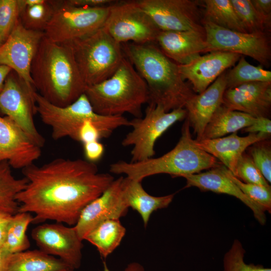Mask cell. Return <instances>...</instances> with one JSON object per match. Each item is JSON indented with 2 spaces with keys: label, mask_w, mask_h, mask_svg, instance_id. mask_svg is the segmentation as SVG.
Segmentation results:
<instances>
[{
  "label": "cell",
  "mask_w": 271,
  "mask_h": 271,
  "mask_svg": "<svg viewBox=\"0 0 271 271\" xmlns=\"http://www.w3.org/2000/svg\"><path fill=\"white\" fill-rule=\"evenodd\" d=\"M22 171L28 182L15 197L18 212L34 213L35 223L52 220L74 226L85 207L114 180L99 173L94 163L80 159L57 158Z\"/></svg>",
  "instance_id": "obj_1"
},
{
  "label": "cell",
  "mask_w": 271,
  "mask_h": 271,
  "mask_svg": "<svg viewBox=\"0 0 271 271\" xmlns=\"http://www.w3.org/2000/svg\"><path fill=\"white\" fill-rule=\"evenodd\" d=\"M125 57L147 85L149 101L166 112L184 108L194 92L179 71L178 64L166 56L154 43L121 44Z\"/></svg>",
  "instance_id": "obj_2"
},
{
  "label": "cell",
  "mask_w": 271,
  "mask_h": 271,
  "mask_svg": "<svg viewBox=\"0 0 271 271\" xmlns=\"http://www.w3.org/2000/svg\"><path fill=\"white\" fill-rule=\"evenodd\" d=\"M31 76L36 91L60 107L73 103L86 87L70 45L55 43L45 36L32 62Z\"/></svg>",
  "instance_id": "obj_3"
},
{
  "label": "cell",
  "mask_w": 271,
  "mask_h": 271,
  "mask_svg": "<svg viewBox=\"0 0 271 271\" xmlns=\"http://www.w3.org/2000/svg\"><path fill=\"white\" fill-rule=\"evenodd\" d=\"M190 127L186 119L179 142L172 150L163 156L133 163L119 161L110 165V172L124 174L142 182L147 177L159 174L183 177L220 165L215 157L197 145L195 140L192 138Z\"/></svg>",
  "instance_id": "obj_4"
},
{
  "label": "cell",
  "mask_w": 271,
  "mask_h": 271,
  "mask_svg": "<svg viewBox=\"0 0 271 271\" xmlns=\"http://www.w3.org/2000/svg\"><path fill=\"white\" fill-rule=\"evenodd\" d=\"M84 93L93 110L105 116H123L127 113L142 117V106L149 101L146 82L125 56L111 77L86 86Z\"/></svg>",
  "instance_id": "obj_5"
},
{
  "label": "cell",
  "mask_w": 271,
  "mask_h": 271,
  "mask_svg": "<svg viewBox=\"0 0 271 271\" xmlns=\"http://www.w3.org/2000/svg\"><path fill=\"white\" fill-rule=\"evenodd\" d=\"M34 97L37 113L43 123L51 127L54 140L68 137L77 141L80 127L88 120L95 123L102 138H108L119 127L130 125V120L123 116H105L96 113L84 93L64 107L51 104L37 91Z\"/></svg>",
  "instance_id": "obj_6"
},
{
  "label": "cell",
  "mask_w": 271,
  "mask_h": 271,
  "mask_svg": "<svg viewBox=\"0 0 271 271\" xmlns=\"http://www.w3.org/2000/svg\"><path fill=\"white\" fill-rule=\"evenodd\" d=\"M69 44L86 86L111 77L124 57L121 44L103 27L88 36Z\"/></svg>",
  "instance_id": "obj_7"
},
{
  "label": "cell",
  "mask_w": 271,
  "mask_h": 271,
  "mask_svg": "<svg viewBox=\"0 0 271 271\" xmlns=\"http://www.w3.org/2000/svg\"><path fill=\"white\" fill-rule=\"evenodd\" d=\"M53 3L54 11L44 33L45 37L58 44L71 43L102 28L111 5L85 8L69 5L65 0Z\"/></svg>",
  "instance_id": "obj_8"
},
{
  "label": "cell",
  "mask_w": 271,
  "mask_h": 271,
  "mask_svg": "<svg viewBox=\"0 0 271 271\" xmlns=\"http://www.w3.org/2000/svg\"><path fill=\"white\" fill-rule=\"evenodd\" d=\"M187 117L185 108L166 112L161 106L148 104L144 117L130 121L132 128L121 142L123 147L132 146L130 162L153 158L155 145L162 134L175 122Z\"/></svg>",
  "instance_id": "obj_9"
},
{
  "label": "cell",
  "mask_w": 271,
  "mask_h": 271,
  "mask_svg": "<svg viewBox=\"0 0 271 271\" xmlns=\"http://www.w3.org/2000/svg\"><path fill=\"white\" fill-rule=\"evenodd\" d=\"M103 28L121 44L155 43L160 31L134 0L111 5Z\"/></svg>",
  "instance_id": "obj_10"
},
{
  "label": "cell",
  "mask_w": 271,
  "mask_h": 271,
  "mask_svg": "<svg viewBox=\"0 0 271 271\" xmlns=\"http://www.w3.org/2000/svg\"><path fill=\"white\" fill-rule=\"evenodd\" d=\"M36 91L12 71L0 92V110L42 148L45 140L38 130L34 121V116L37 113L34 97Z\"/></svg>",
  "instance_id": "obj_11"
},
{
  "label": "cell",
  "mask_w": 271,
  "mask_h": 271,
  "mask_svg": "<svg viewBox=\"0 0 271 271\" xmlns=\"http://www.w3.org/2000/svg\"><path fill=\"white\" fill-rule=\"evenodd\" d=\"M206 51H223L250 57L261 64L268 66L271 58L269 38L266 33H242L226 29L206 20Z\"/></svg>",
  "instance_id": "obj_12"
},
{
  "label": "cell",
  "mask_w": 271,
  "mask_h": 271,
  "mask_svg": "<svg viewBox=\"0 0 271 271\" xmlns=\"http://www.w3.org/2000/svg\"><path fill=\"white\" fill-rule=\"evenodd\" d=\"M162 31H197L201 25L199 2L194 0H134Z\"/></svg>",
  "instance_id": "obj_13"
},
{
  "label": "cell",
  "mask_w": 271,
  "mask_h": 271,
  "mask_svg": "<svg viewBox=\"0 0 271 271\" xmlns=\"http://www.w3.org/2000/svg\"><path fill=\"white\" fill-rule=\"evenodd\" d=\"M44 37V32L25 28L19 18L7 39L0 46V65L10 68L31 88L35 89L31 76V65Z\"/></svg>",
  "instance_id": "obj_14"
},
{
  "label": "cell",
  "mask_w": 271,
  "mask_h": 271,
  "mask_svg": "<svg viewBox=\"0 0 271 271\" xmlns=\"http://www.w3.org/2000/svg\"><path fill=\"white\" fill-rule=\"evenodd\" d=\"M32 237L40 250L56 255L74 269L81 265L82 241L74 227L57 223L39 225L32 231Z\"/></svg>",
  "instance_id": "obj_15"
},
{
  "label": "cell",
  "mask_w": 271,
  "mask_h": 271,
  "mask_svg": "<svg viewBox=\"0 0 271 271\" xmlns=\"http://www.w3.org/2000/svg\"><path fill=\"white\" fill-rule=\"evenodd\" d=\"M123 177L114 179L109 187L82 211L73 226L82 240L98 224L108 219H119L128 211L122 195Z\"/></svg>",
  "instance_id": "obj_16"
},
{
  "label": "cell",
  "mask_w": 271,
  "mask_h": 271,
  "mask_svg": "<svg viewBox=\"0 0 271 271\" xmlns=\"http://www.w3.org/2000/svg\"><path fill=\"white\" fill-rule=\"evenodd\" d=\"M41 148L36 145L12 120L0 115V163L23 169L37 160Z\"/></svg>",
  "instance_id": "obj_17"
},
{
  "label": "cell",
  "mask_w": 271,
  "mask_h": 271,
  "mask_svg": "<svg viewBox=\"0 0 271 271\" xmlns=\"http://www.w3.org/2000/svg\"><path fill=\"white\" fill-rule=\"evenodd\" d=\"M242 56L234 53L212 51L186 65H178L182 78L190 82L198 94L204 91L227 69L234 66Z\"/></svg>",
  "instance_id": "obj_18"
},
{
  "label": "cell",
  "mask_w": 271,
  "mask_h": 271,
  "mask_svg": "<svg viewBox=\"0 0 271 271\" xmlns=\"http://www.w3.org/2000/svg\"><path fill=\"white\" fill-rule=\"evenodd\" d=\"M222 105L255 118H268L271 107V82H251L226 89Z\"/></svg>",
  "instance_id": "obj_19"
},
{
  "label": "cell",
  "mask_w": 271,
  "mask_h": 271,
  "mask_svg": "<svg viewBox=\"0 0 271 271\" xmlns=\"http://www.w3.org/2000/svg\"><path fill=\"white\" fill-rule=\"evenodd\" d=\"M226 89V73L224 72L204 91L195 94L186 102L184 107L187 111L186 119L197 136L196 141L201 140L207 124L222 104Z\"/></svg>",
  "instance_id": "obj_20"
},
{
  "label": "cell",
  "mask_w": 271,
  "mask_h": 271,
  "mask_svg": "<svg viewBox=\"0 0 271 271\" xmlns=\"http://www.w3.org/2000/svg\"><path fill=\"white\" fill-rule=\"evenodd\" d=\"M183 178L186 180L185 188L195 187L202 191L226 194L236 197L251 210L254 217L260 224H265V210L249 198L239 189L226 175L222 165L206 172L185 176Z\"/></svg>",
  "instance_id": "obj_21"
},
{
  "label": "cell",
  "mask_w": 271,
  "mask_h": 271,
  "mask_svg": "<svg viewBox=\"0 0 271 271\" xmlns=\"http://www.w3.org/2000/svg\"><path fill=\"white\" fill-rule=\"evenodd\" d=\"M155 43L178 65L187 64L206 51L205 33L197 31H160Z\"/></svg>",
  "instance_id": "obj_22"
},
{
  "label": "cell",
  "mask_w": 271,
  "mask_h": 271,
  "mask_svg": "<svg viewBox=\"0 0 271 271\" xmlns=\"http://www.w3.org/2000/svg\"><path fill=\"white\" fill-rule=\"evenodd\" d=\"M269 136L258 132L239 137L235 132L227 137L195 141L200 149L219 160L234 175L238 161L245 150L257 142L268 139Z\"/></svg>",
  "instance_id": "obj_23"
},
{
  "label": "cell",
  "mask_w": 271,
  "mask_h": 271,
  "mask_svg": "<svg viewBox=\"0 0 271 271\" xmlns=\"http://www.w3.org/2000/svg\"><path fill=\"white\" fill-rule=\"evenodd\" d=\"M122 190L127 206L140 215L145 228L152 213L159 209L167 208L174 197V194L163 196H152L145 190L141 181L127 177L123 178Z\"/></svg>",
  "instance_id": "obj_24"
},
{
  "label": "cell",
  "mask_w": 271,
  "mask_h": 271,
  "mask_svg": "<svg viewBox=\"0 0 271 271\" xmlns=\"http://www.w3.org/2000/svg\"><path fill=\"white\" fill-rule=\"evenodd\" d=\"M256 118L242 112L231 110L221 105L207 124L201 140L223 137L249 126Z\"/></svg>",
  "instance_id": "obj_25"
},
{
  "label": "cell",
  "mask_w": 271,
  "mask_h": 271,
  "mask_svg": "<svg viewBox=\"0 0 271 271\" xmlns=\"http://www.w3.org/2000/svg\"><path fill=\"white\" fill-rule=\"evenodd\" d=\"M61 259L41 250L21 251L10 256L7 271H74Z\"/></svg>",
  "instance_id": "obj_26"
},
{
  "label": "cell",
  "mask_w": 271,
  "mask_h": 271,
  "mask_svg": "<svg viewBox=\"0 0 271 271\" xmlns=\"http://www.w3.org/2000/svg\"><path fill=\"white\" fill-rule=\"evenodd\" d=\"M126 233L119 219H108L96 226L85 238L106 258L120 245Z\"/></svg>",
  "instance_id": "obj_27"
},
{
  "label": "cell",
  "mask_w": 271,
  "mask_h": 271,
  "mask_svg": "<svg viewBox=\"0 0 271 271\" xmlns=\"http://www.w3.org/2000/svg\"><path fill=\"white\" fill-rule=\"evenodd\" d=\"M203 20L220 27L247 33L239 19L230 0H205Z\"/></svg>",
  "instance_id": "obj_28"
},
{
  "label": "cell",
  "mask_w": 271,
  "mask_h": 271,
  "mask_svg": "<svg viewBox=\"0 0 271 271\" xmlns=\"http://www.w3.org/2000/svg\"><path fill=\"white\" fill-rule=\"evenodd\" d=\"M33 218L29 212L15 214L9 224L0 248L10 254L24 251L29 248L30 242L26 231L29 224L33 222Z\"/></svg>",
  "instance_id": "obj_29"
},
{
  "label": "cell",
  "mask_w": 271,
  "mask_h": 271,
  "mask_svg": "<svg viewBox=\"0 0 271 271\" xmlns=\"http://www.w3.org/2000/svg\"><path fill=\"white\" fill-rule=\"evenodd\" d=\"M237 64L226 73V89L236 87L251 82H271V72L261 66L249 64L243 56Z\"/></svg>",
  "instance_id": "obj_30"
},
{
  "label": "cell",
  "mask_w": 271,
  "mask_h": 271,
  "mask_svg": "<svg viewBox=\"0 0 271 271\" xmlns=\"http://www.w3.org/2000/svg\"><path fill=\"white\" fill-rule=\"evenodd\" d=\"M28 180L15 178L7 162L0 163V207H7L18 212L19 204L16 201V195L26 187Z\"/></svg>",
  "instance_id": "obj_31"
},
{
  "label": "cell",
  "mask_w": 271,
  "mask_h": 271,
  "mask_svg": "<svg viewBox=\"0 0 271 271\" xmlns=\"http://www.w3.org/2000/svg\"><path fill=\"white\" fill-rule=\"evenodd\" d=\"M19 8V19L23 26L29 30L42 32H44L54 11L53 1L44 0L39 4Z\"/></svg>",
  "instance_id": "obj_32"
},
{
  "label": "cell",
  "mask_w": 271,
  "mask_h": 271,
  "mask_svg": "<svg viewBox=\"0 0 271 271\" xmlns=\"http://www.w3.org/2000/svg\"><path fill=\"white\" fill-rule=\"evenodd\" d=\"M247 33L264 32L270 27L271 17L259 13L250 0H230Z\"/></svg>",
  "instance_id": "obj_33"
},
{
  "label": "cell",
  "mask_w": 271,
  "mask_h": 271,
  "mask_svg": "<svg viewBox=\"0 0 271 271\" xmlns=\"http://www.w3.org/2000/svg\"><path fill=\"white\" fill-rule=\"evenodd\" d=\"M245 250L241 242L235 239L223 258V271H271L262 265L247 264L244 260Z\"/></svg>",
  "instance_id": "obj_34"
},
{
  "label": "cell",
  "mask_w": 271,
  "mask_h": 271,
  "mask_svg": "<svg viewBox=\"0 0 271 271\" xmlns=\"http://www.w3.org/2000/svg\"><path fill=\"white\" fill-rule=\"evenodd\" d=\"M226 175L249 198L262 206L266 211L271 212V188L258 185L244 183L235 176L223 165Z\"/></svg>",
  "instance_id": "obj_35"
},
{
  "label": "cell",
  "mask_w": 271,
  "mask_h": 271,
  "mask_svg": "<svg viewBox=\"0 0 271 271\" xmlns=\"http://www.w3.org/2000/svg\"><path fill=\"white\" fill-rule=\"evenodd\" d=\"M18 0H0V42L3 43L19 18Z\"/></svg>",
  "instance_id": "obj_36"
},
{
  "label": "cell",
  "mask_w": 271,
  "mask_h": 271,
  "mask_svg": "<svg viewBox=\"0 0 271 271\" xmlns=\"http://www.w3.org/2000/svg\"><path fill=\"white\" fill-rule=\"evenodd\" d=\"M233 175L244 183L270 187L250 156L244 153L238 161Z\"/></svg>",
  "instance_id": "obj_37"
},
{
  "label": "cell",
  "mask_w": 271,
  "mask_h": 271,
  "mask_svg": "<svg viewBox=\"0 0 271 271\" xmlns=\"http://www.w3.org/2000/svg\"><path fill=\"white\" fill-rule=\"evenodd\" d=\"M265 140L257 142L250 148V157L265 180L271 182V150Z\"/></svg>",
  "instance_id": "obj_38"
},
{
  "label": "cell",
  "mask_w": 271,
  "mask_h": 271,
  "mask_svg": "<svg viewBox=\"0 0 271 271\" xmlns=\"http://www.w3.org/2000/svg\"><path fill=\"white\" fill-rule=\"evenodd\" d=\"M102 139L101 133L95 123L90 120L84 121L77 133L78 142L85 143L97 141Z\"/></svg>",
  "instance_id": "obj_39"
},
{
  "label": "cell",
  "mask_w": 271,
  "mask_h": 271,
  "mask_svg": "<svg viewBox=\"0 0 271 271\" xmlns=\"http://www.w3.org/2000/svg\"><path fill=\"white\" fill-rule=\"evenodd\" d=\"M84 153L86 160L94 163L102 157L104 147L98 141L83 144Z\"/></svg>",
  "instance_id": "obj_40"
},
{
  "label": "cell",
  "mask_w": 271,
  "mask_h": 271,
  "mask_svg": "<svg viewBox=\"0 0 271 271\" xmlns=\"http://www.w3.org/2000/svg\"><path fill=\"white\" fill-rule=\"evenodd\" d=\"M241 130L243 132H249V133L261 132L270 136L271 133V120L267 117H257L251 125Z\"/></svg>",
  "instance_id": "obj_41"
},
{
  "label": "cell",
  "mask_w": 271,
  "mask_h": 271,
  "mask_svg": "<svg viewBox=\"0 0 271 271\" xmlns=\"http://www.w3.org/2000/svg\"><path fill=\"white\" fill-rule=\"evenodd\" d=\"M16 211L7 207H0V246L3 244L9 224Z\"/></svg>",
  "instance_id": "obj_42"
},
{
  "label": "cell",
  "mask_w": 271,
  "mask_h": 271,
  "mask_svg": "<svg viewBox=\"0 0 271 271\" xmlns=\"http://www.w3.org/2000/svg\"><path fill=\"white\" fill-rule=\"evenodd\" d=\"M69 5L85 8H96L111 5L116 1L113 0H65Z\"/></svg>",
  "instance_id": "obj_43"
},
{
  "label": "cell",
  "mask_w": 271,
  "mask_h": 271,
  "mask_svg": "<svg viewBox=\"0 0 271 271\" xmlns=\"http://www.w3.org/2000/svg\"><path fill=\"white\" fill-rule=\"evenodd\" d=\"M255 9L261 15L271 17L270 0H250Z\"/></svg>",
  "instance_id": "obj_44"
},
{
  "label": "cell",
  "mask_w": 271,
  "mask_h": 271,
  "mask_svg": "<svg viewBox=\"0 0 271 271\" xmlns=\"http://www.w3.org/2000/svg\"><path fill=\"white\" fill-rule=\"evenodd\" d=\"M103 271H110L108 268L106 262L103 261ZM124 271H145L143 265L138 262H132L127 265Z\"/></svg>",
  "instance_id": "obj_45"
},
{
  "label": "cell",
  "mask_w": 271,
  "mask_h": 271,
  "mask_svg": "<svg viewBox=\"0 0 271 271\" xmlns=\"http://www.w3.org/2000/svg\"><path fill=\"white\" fill-rule=\"evenodd\" d=\"M11 254L0 248V271H7L8 261Z\"/></svg>",
  "instance_id": "obj_46"
},
{
  "label": "cell",
  "mask_w": 271,
  "mask_h": 271,
  "mask_svg": "<svg viewBox=\"0 0 271 271\" xmlns=\"http://www.w3.org/2000/svg\"><path fill=\"white\" fill-rule=\"evenodd\" d=\"M12 71V69L7 66L0 65V92L3 87L7 77Z\"/></svg>",
  "instance_id": "obj_47"
},
{
  "label": "cell",
  "mask_w": 271,
  "mask_h": 271,
  "mask_svg": "<svg viewBox=\"0 0 271 271\" xmlns=\"http://www.w3.org/2000/svg\"><path fill=\"white\" fill-rule=\"evenodd\" d=\"M2 44V43H1L0 42V46H1Z\"/></svg>",
  "instance_id": "obj_48"
}]
</instances>
